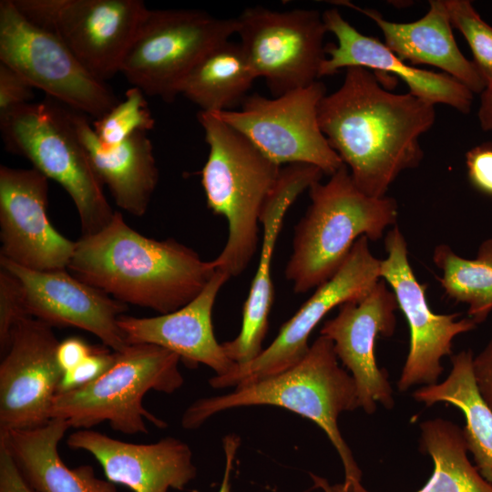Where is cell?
Returning <instances> with one entry per match:
<instances>
[{
  "label": "cell",
  "mask_w": 492,
  "mask_h": 492,
  "mask_svg": "<svg viewBox=\"0 0 492 492\" xmlns=\"http://www.w3.org/2000/svg\"><path fill=\"white\" fill-rule=\"evenodd\" d=\"M67 269L120 302L160 314L194 300L217 271L213 260L202 261L174 239L157 241L140 234L118 211L101 231L76 241Z\"/></svg>",
  "instance_id": "cell-2"
},
{
  "label": "cell",
  "mask_w": 492,
  "mask_h": 492,
  "mask_svg": "<svg viewBox=\"0 0 492 492\" xmlns=\"http://www.w3.org/2000/svg\"><path fill=\"white\" fill-rule=\"evenodd\" d=\"M473 356L471 350L452 354V367L446 378L418 388L413 397L425 406L448 403L463 413L466 425L462 430L467 450L480 474L492 484V410L477 390Z\"/></svg>",
  "instance_id": "cell-26"
},
{
  "label": "cell",
  "mask_w": 492,
  "mask_h": 492,
  "mask_svg": "<svg viewBox=\"0 0 492 492\" xmlns=\"http://www.w3.org/2000/svg\"><path fill=\"white\" fill-rule=\"evenodd\" d=\"M52 327L26 317L15 327L0 364V434L47 423L63 370Z\"/></svg>",
  "instance_id": "cell-15"
},
{
  "label": "cell",
  "mask_w": 492,
  "mask_h": 492,
  "mask_svg": "<svg viewBox=\"0 0 492 492\" xmlns=\"http://www.w3.org/2000/svg\"><path fill=\"white\" fill-rule=\"evenodd\" d=\"M256 77L239 43L225 41L207 52L181 80L178 94L200 111L231 110L242 103Z\"/></svg>",
  "instance_id": "cell-27"
},
{
  "label": "cell",
  "mask_w": 492,
  "mask_h": 492,
  "mask_svg": "<svg viewBox=\"0 0 492 492\" xmlns=\"http://www.w3.org/2000/svg\"><path fill=\"white\" fill-rule=\"evenodd\" d=\"M472 369L477 390L492 410V335L485 347L473 356Z\"/></svg>",
  "instance_id": "cell-36"
},
{
  "label": "cell",
  "mask_w": 492,
  "mask_h": 492,
  "mask_svg": "<svg viewBox=\"0 0 492 492\" xmlns=\"http://www.w3.org/2000/svg\"><path fill=\"white\" fill-rule=\"evenodd\" d=\"M32 24L56 36L97 78L120 71L149 9L140 0H12Z\"/></svg>",
  "instance_id": "cell-11"
},
{
  "label": "cell",
  "mask_w": 492,
  "mask_h": 492,
  "mask_svg": "<svg viewBox=\"0 0 492 492\" xmlns=\"http://www.w3.org/2000/svg\"><path fill=\"white\" fill-rule=\"evenodd\" d=\"M229 279L227 274L216 271L204 290L175 312L155 317L120 315L118 323L127 343L158 345L175 353L191 367L202 364L216 375L226 374L236 363L218 343L211 314L217 295Z\"/></svg>",
  "instance_id": "cell-22"
},
{
  "label": "cell",
  "mask_w": 492,
  "mask_h": 492,
  "mask_svg": "<svg viewBox=\"0 0 492 492\" xmlns=\"http://www.w3.org/2000/svg\"><path fill=\"white\" fill-rule=\"evenodd\" d=\"M27 312L20 281L9 271L0 267V352H6L12 333Z\"/></svg>",
  "instance_id": "cell-32"
},
{
  "label": "cell",
  "mask_w": 492,
  "mask_h": 492,
  "mask_svg": "<svg viewBox=\"0 0 492 492\" xmlns=\"http://www.w3.org/2000/svg\"><path fill=\"white\" fill-rule=\"evenodd\" d=\"M251 405L285 408L314 422L340 456L344 470L343 489L368 492L338 426L343 412L359 408L356 385L353 376L340 367L330 339L320 335L298 364L280 374L239 385L227 395L195 401L184 412L181 425L187 430L197 429L221 411Z\"/></svg>",
  "instance_id": "cell-3"
},
{
  "label": "cell",
  "mask_w": 492,
  "mask_h": 492,
  "mask_svg": "<svg viewBox=\"0 0 492 492\" xmlns=\"http://www.w3.org/2000/svg\"><path fill=\"white\" fill-rule=\"evenodd\" d=\"M0 492H36L21 475L7 448L1 444Z\"/></svg>",
  "instance_id": "cell-37"
},
{
  "label": "cell",
  "mask_w": 492,
  "mask_h": 492,
  "mask_svg": "<svg viewBox=\"0 0 492 492\" xmlns=\"http://www.w3.org/2000/svg\"><path fill=\"white\" fill-rule=\"evenodd\" d=\"M0 62L60 104L97 119L120 100L54 34L0 1Z\"/></svg>",
  "instance_id": "cell-9"
},
{
  "label": "cell",
  "mask_w": 492,
  "mask_h": 492,
  "mask_svg": "<svg viewBox=\"0 0 492 492\" xmlns=\"http://www.w3.org/2000/svg\"><path fill=\"white\" fill-rule=\"evenodd\" d=\"M323 176L322 169L313 165H286L281 169L268 196L260 219L262 226L261 258L243 305L241 328L236 338L222 343L229 358L237 364L252 361L263 350L274 296L272 259L285 214L295 200L321 181Z\"/></svg>",
  "instance_id": "cell-19"
},
{
  "label": "cell",
  "mask_w": 492,
  "mask_h": 492,
  "mask_svg": "<svg viewBox=\"0 0 492 492\" xmlns=\"http://www.w3.org/2000/svg\"><path fill=\"white\" fill-rule=\"evenodd\" d=\"M477 118L484 131H492V81L487 84L480 93Z\"/></svg>",
  "instance_id": "cell-40"
},
{
  "label": "cell",
  "mask_w": 492,
  "mask_h": 492,
  "mask_svg": "<svg viewBox=\"0 0 492 492\" xmlns=\"http://www.w3.org/2000/svg\"><path fill=\"white\" fill-rule=\"evenodd\" d=\"M155 125L145 94L130 87L114 108L92 122L93 129L105 146H115L137 132H148Z\"/></svg>",
  "instance_id": "cell-30"
},
{
  "label": "cell",
  "mask_w": 492,
  "mask_h": 492,
  "mask_svg": "<svg viewBox=\"0 0 492 492\" xmlns=\"http://www.w3.org/2000/svg\"><path fill=\"white\" fill-rule=\"evenodd\" d=\"M433 261L441 271L437 277L445 295L467 305V317L477 325L492 312V238L479 245L477 257L463 258L448 245L436 246Z\"/></svg>",
  "instance_id": "cell-29"
},
{
  "label": "cell",
  "mask_w": 492,
  "mask_h": 492,
  "mask_svg": "<svg viewBox=\"0 0 492 492\" xmlns=\"http://www.w3.org/2000/svg\"><path fill=\"white\" fill-rule=\"evenodd\" d=\"M340 489H341V492H346V491L343 489L342 484H340Z\"/></svg>",
  "instance_id": "cell-42"
},
{
  "label": "cell",
  "mask_w": 492,
  "mask_h": 492,
  "mask_svg": "<svg viewBox=\"0 0 492 492\" xmlns=\"http://www.w3.org/2000/svg\"><path fill=\"white\" fill-rule=\"evenodd\" d=\"M380 261L366 236L353 245L345 261L281 327L272 343L252 361L237 364L228 374L209 379L213 388L246 384L280 374L298 364L308 353V339L323 318L336 306L364 298L381 279Z\"/></svg>",
  "instance_id": "cell-13"
},
{
  "label": "cell",
  "mask_w": 492,
  "mask_h": 492,
  "mask_svg": "<svg viewBox=\"0 0 492 492\" xmlns=\"http://www.w3.org/2000/svg\"><path fill=\"white\" fill-rule=\"evenodd\" d=\"M67 445L91 454L108 481L133 492L182 490L197 474L190 446L172 436L136 444L91 429H78L68 436Z\"/></svg>",
  "instance_id": "cell-20"
},
{
  "label": "cell",
  "mask_w": 492,
  "mask_h": 492,
  "mask_svg": "<svg viewBox=\"0 0 492 492\" xmlns=\"http://www.w3.org/2000/svg\"><path fill=\"white\" fill-rule=\"evenodd\" d=\"M333 3L372 19L380 28L384 45L404 61L437 67L473 93L485 88L486 82L474 62L463 55L456 42L445 0H430L426 14L410 23L388 21L377 10L362 8L349 1Z\"/></svg>",
  "instance_id": "cell-24"
},
{
  "label": "cell",
  "mask_w": 492,
  "mask_h": 492,
  "mask_svg": "<svg viewBox=\"0 0 492 492\" xmlns=\"http://www.w3.org/2000/svg\"><path fill=\"white\" fill-rule=\"evenodd\" d=\"M397 309L394 292L380 279L361 300L341 304L337 315L321 329V335L333 342L337 358L351 372L359 408L368 415L375 412L377 403L387 409L395 405L387 372L375 360L374 344L379 336L394 334Z\"/></svg>",
  "instance_id": "cell-17"
},
{
  "label": "cell",
  "mask_w": 492,
  "mask_h": 492,
  "mask_svg": "<svg viewBox=\"0 0 492 492\" xmlns=\"http://www.w3.org/2000/svg\"><path fill=\"white\" fill-rule=\"evenodd\" d=\"M115 354L114 364L98 378L56 395L51 419H64L78 429L108 422L113 430L128 435L147 434L146 420L166 427L165 421L144 407L143 397L150 390L172 394L182 386L179 356L149 343L128 344Z\"/></svg>",
  "instance_id": "cell-6"
},
{
  "label": "cell",
  "mask_w": 492,
  "mask_h": 492,
  "mask_svg": "<svg viewBox=\"0 0 492 492\" xmlns=\"http://www.w3.org/2000/svg\"><path fill=\"white\" fill-rule=\"evenodd\" d=\"M0 267L20 281L31 317L51 327H75L91 333L113 352L128 345L118 323L128 310L127 304L66 270H30L1 256Z\"/></svg>",
  "instance_id": "cell-18"
},
{
  "label": "cell",
  "mask_w": 492,
  "mask_h": 492,
  "mask_svg": "<svg viewBox=\"0 0 492 492\" xmlns=\"http://www.w3.org/2000/svg\"><path fill=\"white\" fill-rule=\"evenodd\" d=\"M323 20L337 44L325 46L326 58L320 77L354 67L386 72L400 78L408 87V92L422 100L433 105L445 104L463 114L470 112L474 93L456 78L407 64L384 43L359 32L336 8L325 10Z\"/></svg>",
  "instance_id": "cell-21"
},
{
  "label": "cell",
  "mask_w": 492,
  "mask_h": 492,
  "mask_svg": "<svg viewBox=\"0 0 492 492\" xmlns=\"http://www.w3.org/2000/svg\"><path fill=\"white\" fill-rule=\"evenodd\" d=\"M115 357V352L110 353L107 348L94 347L76 367L64 372L57 393L77 389L93 382L112 366Z\"/></svg>",
  "instance_id": "cell-33"
},
{
  "label": "cell",
  "mask_w": 492,
  "mask_h": 492,
  "mask_svg": "<svg viewBox=\"0 0 492 492\" xmlns=\"http://www.w3.org/2000/svg\"><path fill=\"white\" fill-rule=\"evenodd\" d=\"M436 120L435 105L384 89L374 72L348 67L341 87L318 107L320 128L356 187L382 198L398 175L424 158L419 138Z\"/></svg>",
  "instance_id": "cell-1"
},
{
  "label": "cell",
  "mask_w": 492,
  "mask_h": 492,
  "mask_svg": "<svg viewBox=\"0 0 492 492\" xmlns=\"http://www.w3.org/2000/svg\"><path fill=\"white\" fill-rule=\"evenodd\" d=\"M69 428L67 421L52 418L36 428L0 434V444L36 492H118L114 483L97 477L91 466L70 468L64 463L58 445Z\"/></svg>",
  "instance_id": "cell-25"
},
{
  "label": "cell",
  "mask_w": 492,
  "mask_h": 492,
  "mask_svg": "<svg viewBox=\"0 0 492 492\" xmlns=\"http://www.w3.org/2000/svg\"><path fill=\"white\" fill-rule=\"evenodd\" d=\"M67 118L92 167L115 203L136 217L148 210L159 181L153 147L146 132H137L115 146L98 140L87 115L65 106Z\"/></svg>",
  "instance_id": "cell-23"
},
{
  "label": "cell",
  "mask_w": 492,
  "mask_h": 492,
  "mask_svg": "<svg viewBox=\"0 0 492 492\" xmlns=\"http://www.w3.org/2000/svg\"><path fill=\"white\" fill-rule=\"evenodd\" d=\"M420 427V450L434 464L432 476L416 492H492L467 456L463 430L452 421L428 419Z\"/></svg>",
  "instance_id": "cell-28"
},
{
  "label": "cell",
  "mask_w": 492,
  "mask_h": 492,
  "mask_svg": "<svg viewBox=\"0 0 492 492\" xmlns=\"http://www.w3.org/2000/svg\"><path fill=\"white\" fill-rule=\"evenodd\" d=\"M237 31V17L218 18L200 10L149 9L119 73L145 95L171 103L194 65Z\"/></svg>",
  "instance_id": "cell-8"
},
{
  "label": "cell",
  "mask_w": 492,
  "mask_h": 492,
  "mask_svg": "<svg viewBox=\"0 0 492 492\" xmlns=\"http://www.w3.org/2000/svg\"><path fill=\"white\" fill-rule=\"evenodd\" d=\"M313 478L315 487H320L323 492H341L340 484L331 486L326 479L320 477L316 475L310 474Z\"/></svg>",
  "instance_id": "cell-41"
},
{
  "label": "cell",
  "mask_w": 492,
  "mask_h": 492,
  "mask_svg": "<svg viewBox=\"0 0 492 492\" xmlns=\"http://www.w3.org/2000/svg\"><path fill=\"white\" fill-rule=\"evenodd\" d=\"M451 25L465 37L474 64L486 82L492 81V26L486 23L468 0H445Z\"/></svg>",
  "instance_id": "cell-31"
},
{
  "label": "cell",
  "mask_w": 492,
  "mask_h": 492,
  "mask_svg": "<svg viewBox=\"0 0 492 492\" xmlns=\"http://www.w3.org/2000/svg\"><path fill=\"white\" fill-rule=\"evenodd\" d=\"M225 453V470L219 492H231V477L233 462L240 446V438L235 435L227 436L223 440Z\"/></svg>",
  "instance_id": "cell-39"
},
{
  "label": "cell",
  "mask_w": 492,
  "mask_h": 492,
  "mask_svg": "<svg viewBox=\"0 0 492 492\" xmlns=\"http://www.w3.org/2000/svg\"><path fill=\"white\" fill-rule=\"evenodd\" d=\"M325 95L326 87L318 80L272 98L250 95L240 110L213 114L280 167L305 163L332 176L343 163L319 125L318 107Z\"/></svg>",
  "instance_id": "cell-10"
},
{
  "label": "cell",
  "mask_w": 492,
  "mask_h": 492,
  "mask_svg": "<svg viewBox=\"0 0 492 492\" xmlns=\"http://www.w3.org/2000/svg\"><path fill=\"white\" fill-rule=\"evenodd\" d=\"M48 179L36 169L0 167V256L35 271L66 270L76 241L47 215Z\"/></svg>",
  "instance_id": "cell-16"
},
{
  "label": "cell",
  "mask_w": 492,
  "mask_h": 492,
  "mask_svg": "<svg viewBox=\"0 0 492 492\" xmlns=\"http://www.w3.org/2000/svg\"><path fill=\"white\" fill-rule=\"evenodd\" d=\"M467 178L478 192L492 197V142H484L466 153Z\"/></svg>",
  "instance_id": "cell-35"
},
{
  "label": "cell",
  "mask_w": 492,
  "mask_h": 492,
  "mask_svg": "<svg viewBox=\"0 0 492 492\" xmlns=\"http://www.w3.org/2000/svg\"><path fill=\"white\" fill-rule=\"evenodd\" d=\"M330 177L308 190L311 204L295 226L285 277L296 293L328 281L360 237L377 241L386 228L396 225L395 199L364 194L344 164Z\"/></svg>",
  "instance_id": "cell-5"
},
{
  "label": "cell",
  "mask_w": 492,
  "mask_h": 492,
  "mask_svg": "<svg viewBox=\"0 0 492 492\" xmlns=\"http://www.w3.org/2000/svg\"><path fill=\"white\" fill-rule=\"evenodd\" d=\"M79 337H69L59 343L57 348V361L63 372L76 367L94 349Z\"/></svg>",
  "instance_id": "cell-38"
},
{
  "label": "cell",
  "mask_w": 492,
  "mask_h": 492,
  "mask_svg": "<svg viewBox=\"0 0 492 492\" xmlns=\"http://www.w3.org/2000/svg\"><path fill=\"white\" fill-rule=\"evenodd\" d=\"M241 45L256 77L273 97L305 87L320 78L328 32L323 13L246 8L237 17Z\"/></svg>",
  "instance_id": "cell-12"
},
{
  "label": "cell",
  "mask_w": 492,
  "mask_h": 492,
  "mask_svg": "<svg viewBox=\"0 0 492 492\" xmlns=\"http://www.w3.org/2000/svg\"><path fill=\"white\" fill-rule=\"evenodd\" d=\"M34 87L16 71L0 62V118L32 103Z\"/></svg>",
  "instance_id": "cell-34"
},
{
  "label": "cell",
  "mask_w": 492,
  "mask_h": 492,
  "mask_svg": "<svg viewBox=\"0 0 492 492\" xmlns=\"http://www.w3.org/2000/svg\"><path fill=\"white\" fill-rule=\"evenodd\" d=\"M0 130L6 150L27 159L65 189L77 210L83 235L98 232L111 221L115 210L64 105L46 97L21 106L0 118Z\"/></svg>",
  "instance_id": "cell-7"
},
{
  "label": "cell",
  "mask_w": 492,
  "mask_h": 492,
  "mask_svg": "<svg viewBox=\"0 0 492 492\" xmlns=\"http://www.w3.org/2000/svg\"><path fill=\"white\" fill-rule=\"evenodd\" d=\"M384 248L380 277L394 292L410 331L409 351L397 381L398 390L405 392L415 385L436 384L444 370L441 359L453 354L455 337L474 330L477 323L468 317L456 320L457 313L438 314L430 309L425 285L413 272L407 244L397 225L387 232Z\"/></svg>",
  "instance_id": "cell-14"
},
{
  "label": "cell",
  "mask_w": 492,
  "mask_h": 492,
  "mask_svg": "<svg viewBox=\"0 0 492 492\" xmlns=\"http://www.w3.org/2000/svg\"><path fill=\"white\" fill-rule=\"evenodd\" d=\"M197 117L210 149L201 170L207 206L224 216L229 228L213 261L217 271L236 277L257 251L261 215L281 167L213 113L200 110Z\"/></svg>",
  "instance_id": "cell-4"
}]
</instances>
